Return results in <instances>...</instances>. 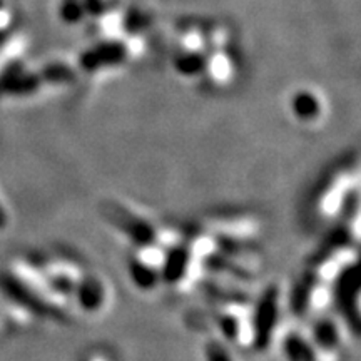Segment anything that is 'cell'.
<instances>
[{
	"label": "cell",
	"mask_w": 361,
	"mask_h": 361,
	"mask_svg": "<svg viewBox=\"0 0 361 361\" xmlns=\"http://www.w3.org/2000/svg\"><path fill=\"white\" fill-rule=\"evenodd\" d=\"M161 258L147 255V252H139L129 261V274L135 286L141 290H154L161 283Z\"/></svg>",
	"instance_id": "obj_6"
},
{
	"label": "cell",
	"mask_w": 361,
	"mask_h": 361,
	"mask_svg": "<svg viewBox=\"0 0 361 361\" xmlns=\"http://www.w3.org/2000/svg\"><path fill=\"white\" fill-rule=\"evenodd\" d=\"M200 252L196 245L189 241H171L168 247L161 256V281L171 284V286H179L189 281L192 274L194 261Z\"/></svg>",
	"instance_id": "obj_4"
},
{
	"label": "cell",
	"mask_w": 361,
	"mask_h": 361,
	"mask_svg": "<svg viewBox=\"0 0 361 361\" xmlns=\"http://www.w3.org/2000/svg\"><path fill=\"white\" fill-rule=\"evenodd\" d=\"M283 350L288 361H323V355L316 350L310 336L300 331H291L284 336Z\"/></svg>",
	"instance_id": "obj_9"
},
{
	"label": "cell",
	"mask_w": 361,
	"mask_h": 361,
	"mask_svg": "<svg viewBox=\"0 0 361 361\" xmlns=\"http://www.w3.org/2000/svg\"><path fill=\"white\" fill-rule=\"evenodd\" d=\"M310 340L322 355H335L341 345V331L335 319L318 318L311 328Z\"/></svg>",
	"instance_id": "obj_8"
},
{
	"label": "cell",
	"mask_w": 361,
	"mask_h": 361,
	"mask_svg": "<svg viewBox=\"0 0 361 361\" xmlns=\"http://www.w3.org/2000/svg\"><path fill=\"white\" fill-rule=\"evenodd\" d=\"M241 306H223L221 311L214 314V324L221 336L229 343H245L250 340V323L243 318Z\"/></svg>",
	"instance_id": "obj_5"
},
{
	"label": "cell",
	"mask_w": 361,
	"mask_h": 361,
	"mask_svg": "<svg viewBox=\"0 0 361 361\" xmlns=\"http://www.w3.org/2000/svg\"><path fill=\"white\" fill-rule=\"evenodd\" d=\"M0 6H2V2H0Z\"/></svg>",
	"instance_id": "obj_11"
},
{
	"label": "cell",
	"mask_w": 361,
	"mask_h": 361,
	"mask_svg": "<svg viewBox=\"0 0 361 361\" xmlns=\"http://www.w3.org/2000/svg\"><path fill=\"white\" fill-rule=\"evenodd\" d=\"M358 268L356 264L340 266L333 273V300L345 319H348L350 326L355 333H358L360 324V281H358ZM346 322V323H348Z\"/></svg>",
	"instance_id": "obj_3"
},
{
	"label": "cell",
	"mask_w": 361,
	"mask_h": 361,
	"mask_svg": "<svg viewBox=\"0 0 361 361\" xmlns=\"http://www.w3.org/2000/svg\"><path fill=\"white\" fill-rule=\"evenodd\" d=\"M74 298L78 301L80 308L84 311H99L106 305L107 295H106V286L104 283L94 274H80L75 284Z\"/></svg>",
	"instance_id": "obj_7"
},
{
	"label": "cell",
	"mask_w": 361,
	"mask_h": 361,
	"mask_svg": "<svg viewBox=\"0 0 361 361\" xmlns=\"http://www.w3.org/2000/svg\"><path fill=\"white\" fill-rule=\"evenodd\" d=\"M104 218L111 224H114L121 233H124L139 247V251L147 252V255L161 258L162 252L171 243L166 238V233L156 229L154 224H151L147 219L141 218L139 214L133 213L121 204L107 202L104 207Z\"/></svg>",
	"instance_id": "obj_1"
},
{
	"label": "cell",
	"mask_w": 361,
	"mask_h": 361,
	"mask_svg": "<svg viewBox=\"0 0 361 361\" xmlns=\"http://www.w3.org/2000/svg\"><path fill=\"white\" fill-rule=\"evenodd\" d=\"M206 361H234L229 350L219 340H209L204 346Z\"/></svg>",
	"instance_id": "obj_10"
},
{
	"label": "cell",
	"mask_w": 361,
	"mask_h": 361,
	"mask_svg": "<svg viewBox=\"0 0 361 361\" xmlns=\"http://www.w3.org/2000/svg\"><path fill=\"white\" fill-rule=\"evenodd\" d=\"M279 301H281L279 290L276 286H269L255 303L250 323V340L256 350H268L274 336H276L279 318H281V303Z\"/></svg>",
	"instance_id": "obj_2"
}]
</instances>
